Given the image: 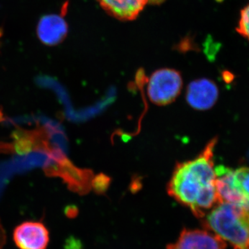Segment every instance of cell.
Wrapping results in <instances>:
<instances>
[{
	"mask_svg": "<svg viewBox=\"0 0 249 249\" xmlns=\"http://www.w3.org/2000/svg\"><path fill=\"white\" fill-rule=\"evenodd\" d=\"M226 242L220 237L205 230L183 229L176 242L167 249H225Z\"/></svg>",
	"mask_w": 249,
	"mask_h": 249,
	"instance_id": "4",
	"label": "cell"
},
{
	"mask_svg": "<svg viewBox=\"0 0 249 249\" xmlns=\"http://www.w3.org/2000/svg\"><path fill=\"white\" fill-rule=\"evenodd\" d=\"M14 241L19 249H45L49 241V232L39 222H25L15 230Z\"/></svg>",
	"mask_w": 249,
	"mask_h": 249,
	"instance_id": "6",
	"label": "cell"
},
{
	"mask_svg": "<svg viewBox=\"0 0 249 249\" xmlns=\"http://www.w3.org/2000/svg\"><path fill=\"white\" fill-rule=\"evenodd\" d=\"M219 95L217 85L212 80L201 78L191 82L186 91V101L196 110H207L215 104Z\"/></svg>",
	"mask_w": 249,
	"mask_h": 249,
	"instance_id": "5",
	"label": "cell"
},
{
	"mask_svg": "<svg viewBox=\"0 0 249 249\" xmlns=\"http://www.w3.org/2000/svg\"><path fill=\"white\" fill-rule=\"evenodd\" d=\"M215 187L221 202L238 204L247 201L237 191L234 184V172L224 165L214 168Z\"/></svg>",
	"mask_w": 249,
	"mask_h": 249,
	"instance_id": "8",
	"label": "cell"
},
{
	"mask_svg": "<svg viewBox=\"0 0 249 249\" xmlns=\"http://www.w3.org/2000/svg\"><path fill=\"white\" fill-rule=\"evenodd\" d=\"M5 242V234L2 227H1V224H0V249H1L2 246L4 245Z\"/></svg>",
	"mask_w": 249,
	"mask_h": 249,
	"instance_id": "14",
	"label": "cell"
},
{
	"mask_svg": "<svg viewBox=\"0 0 249 249\" xmlns=\"http://www.w3.org/2000/svg\"><path fill=\"white\" fill-rule=\"evenodd\" d=\"M181 73L173 69H160L154 72L147 83V95L157 106H167L178 97L182 89Z\"/></svg>",
	"mask_w": 249,
	"mask_h": 249,
	"instance_id": "3",
	"label": "cell"
},
{
	"mask_svg": "<svg viewBox=\"0 0 249 249\" xmlns=\"http://www.w3.org/2000/svg\"><path fill=\"white\" fill-rule=\"evenodd\" d=\"M83 249L81 242L77 239L72 238L67 242L66 249Z\"/></svg>",
	"mask_w": 249,
	"mask_h": 249,
	"instance_id": "13",
	"label": "cell"
},
{
	"mask_svg": "<svg viewBox=\"0 0 249 249\" xmlns=\"http://www.w3.org/2000/svg\"><path fill=\"white\" fill-rule=\"evenodd\" d=\"M237 31L240 35L249 41V4L241 11Z\"/></svg>",
	"mask_w": 249,
	"mask_h": 249,
	"instance_id": "11",
	"label": "cell"
},
{
	"mask_svg": "<svg viewBox=\"0 0 249 249\" xmlns=\"http://www.w3.org/2000/svg\"><path fill=\"white\" fill-rule=\"evenodd\" d=\"M68 32L66 21L58 15H47L41 18L37 26L39 39L45 45H57L65 40Z\"/></svg>",
	"mask_w": 249,
	"mask_h": 249,
	"instance_id": "7",
	"label": "cell"
},
{
	"mask_svg": "<svg viewBox=\"0 0 249 249\" xmlns=\"http://www.w3.org/2000/svg\"><path fill=\"white\" fill-rule=\"evenodd\" d=\"M234 184L244 198L249 201V168L243 167L234 172Z\"/></svg>",
	"mask_w": 249,
	"mask_h": 249,
	"instance_id": "10",
	"label": "cell"
},
{
	"mask_svg": "<svg viewBox=\"0 0 249 249\" xmlns=\"http://www.w3.org/2000/svg\"><path fill=\"white\" fill-rule=\"evenodd\" d=\"M110 183V178L103 174L93 178L91 187L98 194H103L107 191Z\"/></svg>",
	"mask_w": 249,
	"mask_h": 249,
	"instance_id": "12",
	"label": "cell"
},
{
	"mask_svg": "<svg viewBox=\"0 0 249 249\" xmlns=\"http://www.w3.org/2000/svg\"><path fill=\"white\" fill-rule=\"evenodd\" d=\"M207 186L186 161L177 164L167 190L175 200L193 212L201 191Z\"/></svg>",
	"mask_w": 249,
	"mask_h": 249,
	"instance_id": "2",
	"label": "cell"
},
{
	"mask_svg": "<svg viewBox=\"0 0 249 249\" xmlns=\"http://www.w3.org/2000/svg\"><path fill=\"white\" fill-rule=\"evenodd\" d=\"M204 226L235 249H249V201L223 202L206 216Z\"/></svg>",
	"mask_w": 249,
	"mask_h": 249,
	"instance_id": "1",
	"label": "cell"
},
{
	"mask_svg": "<svg viewBox=\"0 0 249 249\" xmlns=\"http://www.w3.org/2000/svg\"><path fill=\"white\" fill-rule=\"evenodd\" d=\"M105 11L121 20H133L149 0H98Z\"/></svg>",
	"mask_w": 249,
	"mask_h": 249,
	"instance_id": "9",
	"label": "cell"
},
{
	"mask_svg": "<svg viewBox=\"0 0 249 249\" xmlns=\"http://www.w3.org/2000/svg\"><path fill=\"white\" fill-rule=\"evenodd\" d=\"M164 1L165 0H149V2L152 4H160Z\"/></svg>",
	"mask_w": 249,
	"mask_h": 249,
	"instance_id": "15",
	"label": "cell"
}]
</instances>
